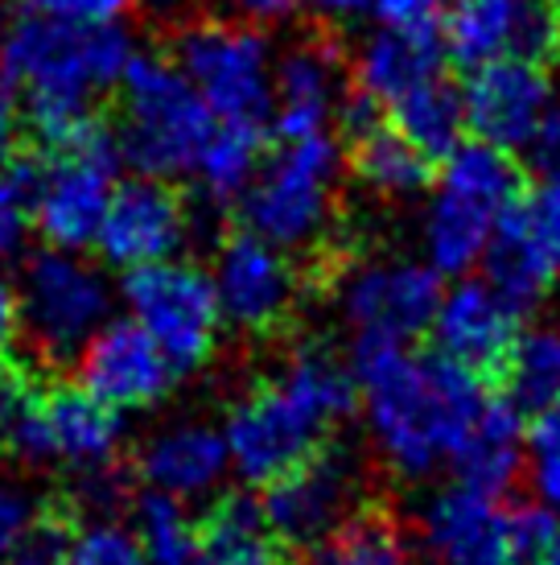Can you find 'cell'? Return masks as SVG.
Segmentation results:
<instances>
[{
  "mask_svg": "<svg viewBox=\"0 0 560 565\" xmlns=\"http://www.w3.org/2000/svg\"><path fill=\"white\" fill-rule=\"evenodd\" d=\"M358 408L375 458L405 483L453 467V455L486 405L478 372L412 343H355Z\"/></svg>",
  "mask_w": 560,
  "mask_h": 565,
  "instance_id": "obj_1",
  "label": "cell"
},
{
  "mask_svg": "<svg viewBox=\"0 0 560 565\" xmlns=\"http://www.w3.org/2000/svg\"><path fill=\"white\" fill-rule=\"evenodd\" d=\"M358 408L351 363L330 347H297L268 384H256L227 408L223 441L231 475L251 487H268L289 475L326 441V429Z\"/></svg>",
  "mask_w": 560,
  "mask_h": 565,
  "instance_id": "obj_2",
  "label": "cell"
},
{
  "mask_svg": "<svg viewBox=\"0 0 560 565\" xmlns=\"http://www.w3.org/2000/svg\"><path fill=\"white\" fill-rule=\"evenodd\" d=\"M137 54L120 21L71 25L54 17L21 13L0 38V79L21 95L25 128L58 145L83 120H91L95 95L111 92Z\"/></svg>",
  "mask_w": 560,
  "mask_h": 565,
  "instance_id": "obj_3",
  "label": "cell"
},
{
  "mask_svg": "<svg viewBox=\"0 0 560 565\" xmlns=\"http://www.w3.org/2000/svg\"><path fill=\"white\" fill-rule=\"evenodd\" d=\"M437 186L420 215V260L441 277L483 265L498 215L519 194V166L507 149L462 141L441 158Z\"/></svg>",
  "mask_w": 560,
  "mask_h": 565,
  "instance_id": "obj_4",
  "label": "cell"
},
{
  "mask_svg": "<svg viewBox=\"0 0 560 565\" xmlns=\"http://www.w3.org/2000/svg\"><path fill=\"white\" fill-rule=\"evenodd\" d=\"M120 92V158L149 178H186L203 153L206 137L215 132L218 116L194 92V83L165 54L137 50L128 58Z\"/></svg>",
  "mask_w": 560,
  "mask_h": 565,
  "instance_id": "obj_5",
  "label": "cell"
},
{
  "mask_svg": "<svg viewBox=\"0 0 560 565\" xmlns=\"http://www.w3.org/2000/svg\"><path fill=\"white\" fill-rule=\"evenodd\" d=\"M343 166L346 149L330 128L280 141L277 153L260 161L251 186L239 199L248 232L284 252L317 244L334 223Z\"/></svg>",
  "mask_w": 560,
  "mask_h": 565,
  "instance_id": "obj_6",
  "label": "cell"
},
{
  "mask_svg": "<svg viewBox=\"0 0 560 565\" xmlns=\"http://www.w3.org/2000/svg\"><path fill=\"white\" fill-rule=\"evenodd\" d=\"M125 166L120 141L104 120H83L58 145H50L42 170H25L33 232L50 248L87 252L104 223L116 170Z\"/></svg>",
  "mask_w": 560,
  "mask_h": 565,
  "instance_id": "obj_7",
  "label": "cell"
},
{
  "mask_svg": "<svg viewBox=\"0 0 560 565\" xmlns=\"http://www.w3.org/2000/svg\"><path fill=\"white\" fill-rule=\"evenodd\" d=\"M116 289L108 273L83 252L37 248L25 256L17 277V322L33 355L42 363H66L78 347L111 318Z\"/></svg>",
  "mask_w": 560,
  "mask_h": 565,
  "instance_id": "obj_8",
  "label": "cell"
},
{
  "mask_svg": "<svg viewBox=\"0 0 560 565\" xmlns=\"http://www.w3.org/2000/svg\"><path fill=\"white\" fill-rule=\"evenodd\" d=\"M173 66L194 83L218 120L265 125L272 111V42L244 21H194L173 38Z\"/></svg>",
  "mask_w": 560,
  "mask_h": 565,
  "instance_id": "obj_9",
  "label": "cell"
},
{
  "mask_svg": "<svg viewBox=\"0 0 560 565\" xmlns=\"http://www.w3.org/2000/svg\"><path fill=\"white\" fill-rule=\"evenodd\" d=\"M120 301L128 306V318L161 347L177 376L198 372L215 355L223 315L206 268L190 265L182 256L128 268L120 281Z\"/></svg>",
  "mask_w": 560,
  "mask_h": 565,
  "instance_id": "obj_10",
  "label": "cell"
},
{
  "mask_svg": "<svg viewBox=\"0 0 560 565\" xmlns=\"http://www.w3.org/2000/svg\"><path fill=\"white\" fill-rule=\"evenodd\" d=\"M441 273L412 256L358 260L338 281V315L355 343H417L441 301Z\"/></svg>",
  "mask_w": 560,
  "mask_h": 565,
  "instance_id": "obj_11",
  "label": "cell"
},
{
  "mask_svg": "<svg viewBox=\"0 0 560 565\" xmlns=\"http://www.w3.org/2000/svg\"><path fill=\"white\" fill-rule=\"evenodd\" d=\"M363 462L346 446H317L301 467L265 487V520L280 545L313 550L358 512Z\"/></svg>",
  "mask_w": 560,
  "mask_h": 565,
  "instance_id": "obj_12",
  "label": "cell"
},
{
  "mask_svg": "<svg viewBox=\"0 0 560 565\" xmlns=\"http://www.w3.org/2000/svg\"><path fill=\"white\" fill-rule=\"evenodd\" d=\"M483 265L486 281L498 285L524 315L545 301L560 281V186L540 182L528 194H515L498 215Z\"/></svg>",
  "mask_w": 560,
  "mask_h": 565,
  "instance_id": "obj_13",
  "label": "cell"
},
{
  "mask_svg": "<svg viewBox=\"0 0 560 565\" xmlns=\"http://www.w3.org/2000/svg\"><path fill=\"white\" fill-rule=\"evenodd\" d=\"M206 277L223 322L239 334H268L284 327L297 306V268L289 252L248 227L218 244Z\"/></svg>",
  "mask_w": 560,
  "mask_h": 565,
  "instance_id": "obj_14",
  "label": "cell"
},
{
  "mask_svg": "<svg viewBox=\"0 0 560 565\" xmlns=\"http://www.w3.org/2000/svg\"><path fill=\"white\" fill-rule=\"evenodd\" d=\"M441 25L445 58L462 71L498 58L552 63L560 54V21L540 0H450Z\"/></svg>",
  "mask_w": 560,
  "mask_h": 565,
  "instance_id": "obj_15",
  "label": "cell"
},
{
  "mask_svg": "<svg viewBox=\"0 0 560 565\" xmlns=\"http://www.w3.org/2000/svg\"><path fill=\"white\" fill-rule=\"evenodd\" d=\"M186 239L190 211L182 203V194L165 178L132 173V178L111 186L108 211H104V223L95 232L91 248L99 252L104 265L128 273V268L182 256Z\"/></svg>",
  "mask_w": 560,
  "mask_h": 565,
  "instance_id": "obj_16",
  "label": "cell"
},
{
  "mask_svg": "<svg viewBox=\"0 0 560 565\" xmlns=\"http://www.w3.org/2000/svg\"><path fill=\"white\" fill-rule=\"evenodd\" d=\"M78 384L104 405L120 413L153 408L173 393L177 372L161 355V347L132 322V318H108L75 355Z\"/></svg>",
  "mask_w": 560,
  "mask_h": 565,
  "instance_id": "obj_17",
  "label": "cell"
},
{
  "mask_svg": "<svg viewBox=\"0 0 560 565\" xmlns=\"http://www.w3.org/2000/svg\"><path fill=\"white\" fill-rule=\"evenodd\" d=\"M548 108H552V79L545 63L498 58V63L474 66L462 83L466 132L474 141H486L507 153L528 149Z\"/></svg>",
  "mask_w": 560,
  "mask_h": 565,
  "instance_id": "obj_18",
  "label": "cell"
},
{
  "mask_svg": "<svg viewBox=\"0 0 560 565\" xmlns=\"http://www.w3.org/2000/svg\"><path fill=\"white\" fill-rule=\"evenodd\" d=\"M511 512L498 495L470 483L433 491L417 516V541L429 565H511Z\"/></svg>",
  "mask_w": 560,
  "mask_h": 565,
  "instance_id": "obj_19",
  "label": "cell"
},
{
  "mask_svg": "<svg viewBox=\"0 0 560 565\" xmlns=\"http://www.w3.org/2000/svg\"><path fill=\"white\" fill-rule=\"evenodd\" d=\"M519 322H524V310L498 285L466 273V277H457L453 289H441L429 334L441 355L486 376V372L503 367L507 351L524 330Z\"/></svg>",
  "mask_w": 560,
  "mask_h": 565,
  "instance_id": "obj_20",
  "label": "cell"
},
{
  "mask_svg": "<svg viewBox=\"0 0 560 565\" xmlns=\"http://www.w3.org/2000/svg\"><path fill=\"white\" fill-rule=\"evenodd\" d=\"M137 475L144 487L165 491L173 500H211L223 491L231 475L223 429L198 417L157 425L149 438L137 446Z\"/></svg>",
  "mask_w": 560,
  "mask_h": 565,
  "instance_id": "obj_21",
  "label": "cell"
},
{
  "mask_svg": "<svg viewBox=\"0 0 560 565\" xmlns=\"http://www.w3.org/2000/svg\"><path fill=\"white\" fill-rule=\"evenodd\" d=\"M343 99V63L326 38H310L284 50L272 66V111L268 120L280 141L330 128Z\"/></svg>",
  "mask_w": 560,
  "mask_h": 565,
  "instance_id": "obj_22",
  "label": "cell"
},
{
  "mask_svg": "<svg viewBox=\"0 0 560 565\" xmlns=\"http://www.w3.org/2000/svg\"><path fill=\"white\" fill-rule=\"evenodd\" d=\"M445 63V46L437 30H396V25H379L371 38H363L351 58V83L355 92L371 95L375 104H396L417 83L441 75Z\"/></svg>",
  "mask_w": 560,
  "mask_h": 565,
  "instance_id": "obj_23",
  "label": "cell"
},
{
  "mask_svg": "<svg viewBox=\"0 0 560 565\" xmlns=\"http://www.w3.org/2000/svg\"><path fill=\"white\" fill-rule=\"evenodd\" d=\"M46 422L54 441V462L71 471L108 467L125 450V413L104 405L83 384H66L46 393Z\"/></svg>",
  "mask_w": 560,
  "mask_h": 565,
  "instance_id": "obj_24",
  "label": "cell"
},
{
  "mask_svg": "<svg viewBox=\"0 0 560 565\" xmlns=\"http://www.w3.org/2000/svg\"><path fill=\"white\" fill-rule=\"evenodd\" d=\"M524 438H528L524 408L511 396H486V405L478 408V417L453 455V471L462 483L503 495L524 467Z\"/></svg>",
  "mask_w": 560,
  "mask_h": 565,
  "instance_id": "obj_25",
  "label": "cell"
},
{
  "mask_svg": "<svg viewBox=\"0 0 560 565\" xmlns=\"http://www.w3.org/2000/svg\"><path fill=\"white\" fill-rule=\"evenodd\" d=\"M186 565H280V541L251 495H223L198 520V541Z\"/></svg>",
  "mask_w": 560,
  "mask_h": 565,
  "instance_id": "obj_26",
  "label": "cell"
},
{
  "mask_svg": "<svg viewBox=\"0 0 560 565\" xmlns=\"http://www.w3.org/2000/svg\"><path fill=\"white\" fill-rule=\"evenodd\" d=\"M388 111H391V128L408 145H417L429 161H441L453 145H462V137H466L462 87H453L445 75L417 83L396 104H388Z\"/></svg>",
  "mask_w": 560,
  "mask_h": 565,
  "instance_id": "obj_27",
  "label": "cell"
},
{
  "mask_svg": "<svg viewBox=\"0 0 560 565\" xmlns=\"http://www.w3.org/2000/svg\"><path fill=\"white\" fill-rule=\"evenodd\" d=\"M265 125H244V120H218L215 132L206 137L203 153L194 161L198 190L215 206H231L244 199L251 178L265 161Z\"/></svg>",
  "mask_w": 560,
  "mask_h": 565,
  "instance_id": "obj_28",
  "label": "cell"
},
{
  "mask_svg": "<svg viewBox=\"0 0 560 565\" xmlns=\"http://www.w3.org/2000/svg\"><path fill=\"white\" fill-rule=\"evenodd\" d=\"M351 166L363 178V186H371L379 199H412L433 182V161L417 145H408L391 125H375L355 137Z\"/></svg>",
  "mask_w": 560,
  "mask_h": 565,
  "instance_id": "obj_29",
  "label": "cell"
},
{
  "mask_svg": "<svg viewBox=\"0 0 560 565\" xmlns=\"http://www.w3.org/2000/svg\"><path fill=\"white\" fill-rule=\"evenodd\" d=\"M310 565H412V545L391 516L355 512L313 545Z\"/></svg>",
  "mask_w": 560,
  "mask_h": 565,
  "instance_id": "obj_30",
  "label": "cell"
},
{
  "mask_svg": "<svg viewBox=\"0 0 560 565\" xmlns=\"http://www.w3.org/2000/svg\"><path fill=\"white\" fill-rule=\"evenodd\" d=\"M128 533L137 536L149 565H186L194 541H198V520H194L186 500H173L165 491L144 487V495H137V503H132Z\"/></svg>",
  "mask_w": 560,
  "mask_h": 565,
  "instance_id": "obj_31",
  "label": "cell"
},
{
  "mask_svg": "<svg viewBox=\"0 0 560 565\" xmlns=\"http://www.w3.org/2000/svg\"><path fill=\"white\" fill-rule=\"evenodd\" d=\"M498 372H507V396L524 413H540V408L560 401V330L536 327L519 330L507 360Z\"/></svg>",
  "mask_w": 560,
  "mask_h": 565,
  "instance_id": "obj_32",
  "label": "cell"
},
{
  "mask_svg": "<svg viewBox=\"0 0 560 565\" xmlns=\"http://www.w3.org/2000/svg\"><path fill=\"white\" fill-rule=\"evenodd\" d=\"M54 565H149L137 536L116 520H91L87 529L66 536Z\"/></svg>",
  "mask_w": 560,
  "mask_h": 565,
  "instance_id": "obj_33",
  "label": "cell"
},
{
  "mask_svg": "<svg viewBox=\"0 0 560 565\" xmlns=\"http://www.w3.org/2000/svg\"><path fill=\"white\" fill-rule=\"evenodd\" d=\"M524 462L536 500L560 512V401L536 413L528 438H524Z\"/></svg>",
  "mask_w": 560,
  "mask_h": 565,
  "instance_id": "obj_34",
  "label": "cell"
},
{
  "mask_svg": "<svg viewBox=\"0 0 560 565\" xmlns=\"http://www.w3.org/2000/svg\"><path fill=\"white\" fill-rule=\"evenodd\" d=\"M511 565H560V512L531 503L511 512Z\"/></svg>",
  "mask_w": 560,
  "mask_h": 565,
  "instance_id": "obj_35",
  "label": "cell"
},
{
  "mask_svg": "<svg viewBox=\"0 0 560 565\" xmlns=\"http://www.w3.org/2000/svg\"><path fill=\"white\" fill-rule=\"evenodd\" d=\"M42 524V495L13 475H0V557L21 550Z\"/></svg>",
  "mask_w": 560,
  "mask_h": 565,
  "instance_id": "obj_36",
  "label": "cell"
},
{
  "mask_svg": "<svg viewBox=\"0 0 560 565\" xmlns=\"http://www.w3.org/2000/svg\"><path fill=\"white\" fill-rule=\"evenodd\" d=\"M30 182L25 170H4L0 166V265L17 256L30 239Z\"/></svg>",
  "mask_w": 560,
  "mask_h": 565,
  "instance_id": "obj_37",
  "label": "cell"
},
{
  "mask_svg": "<svg viewBox=\"0 0 560 565\" xmlns=\"http://www.w3.org/2000/svg\"><path fill=\"white\" fill-rule=\"evenodd\" d=\"M75 503L91 520H111L128 503V479L116 471V462L108 467H91V471H75Z\"/></svg>",
  "mask_w": 560,
  "mask_h": 565,
  "instance_id": "obj_38",
  "label": "cell"
},
{
  "mask_svg": "<svg viewBox=\"0 0 560 565\" xmlns=\"http://www.w3.org/2000/svg\"><path fill=\"white\" fill-rule=\"evenodd\" d=\"M13 4L30 17H54V21H71V25H104V21H120L132 0H13Z\"/></svg>",
  "mask_w": 560,
  "mask_h": 565,
  "instance_id": "obj_39",
  "label": "cell"
},
{
  "mask_svg": "<svg viewBox=\"0 0 560 565\" xmlns=\"http://www.w3.org/2000/svg\"><path fill=\"white\" fill-rule=\"evenodd\" d=\"M450 0H371V13L379 25H396V30H437L441 13Z\"/></svg>",
  "mask_w": 560,
  "mask_h": 565,
  "instance_id": "obj_40",
  "label": "cell"
},
{
  "mask_svg": "<svg viewBox=\"0 0 560 565\" xmlns=\"http://www.w3.org/2000/svg\"><path fill=\"white\" fill-rule=\"evenodd\" d=\"M528 153H531V166H536V173H540V182H552V186H560V104H552V108H548V116L540 120L536 137H531Z\"/></svg>",
  "mask_w": 560,
  "mask_h": 565,
  "instance_id": "obj_41",
  "label": "cell"
},
{
  "mask_svg": "<svg viewBox=\"0 0 560 565\" xmlns=\"http://www.w3.org/2000/svg\"><path fill=\"white\" fill-rule=\"evenodd\" d=\"M227 13L244 25H256V30H280L289 25L297 13H301V0H223Z\"/></svg>",
  "mask_w": 560,
  "mask_h": 565,
  "instance_id": "obj_42",
  "label": "cell"
},
{
  "mask_svg": "<svg viewBox=\"0 0 560 565\" xmlns=\"http://www.w3.org/2000/svg\"><path fill=\"white\" fill-rule=\"evenodd\" d=\"M25 137V111H21V95L13 92V83L0 79V166H9L17 158V145Z\"/></svg>",
  "mask_w": 560,
  "mask_h": 565,
  "instance_id": "obj_43",
  "label": "cell"
},
{
  "mask_svg": "<svg viewBox=\"0 0 560 565\" xmlns=\"http://www.w3.org/2000/svg\"><path fill=\"white\" fill-rule=\"evenodd\" d=\"M63 541H66V533H58L54 524H42L21 550L9 553V557H0V565H54V557H58V550H63Z\"/></svg>",
  "mask_w": 560,
  "mask_h": 565,
  "instance_id": "obj_44",
  "label": "cell"
},
{
  "mask_svg": "<svg viewBox=\"0 0 560 565\" xmlns=\"http://www.w3.org/2000/svg\"><path fill=\"white\" fill-rule=\"evenodd\" d=\"M17 334H21V322H17V281L0 265V360L13 351Z\"/></svg>",
  "mask_w": 560,
  "mask_h": 565,
  "instance_id": "obj_45",
  "label": "cell"
},
{
  "mask_svg": "<svg viewBox=\"0 0 560 565\" xmlns=\"http://www.w3.org/2000/svg\"><path fill=\"white\" fill-rule=\"evenodd\" d=\"M301 9H310L326 25H351V21L371 13V0H301Z\"/></svg>",
  "mask_w": 560,
  "mask_h": 565,
  "instance_id": "obj_46",
  "label": "cell"
},
{
  "mask_svg": "<svg viewBox=\"0 0 560 565\" xmlns=\"http://www.w3.org/2000/svg\"><path fill=\"white\" fill-rule=\"evenodd\" d=\"M132 4H140L149 17H157V21H173V17H182L194 4V0H132Z\"/></svg>",
  "mask_w": 560,
  "mask_h": 565,
  "instance_id": "obj_47",
  "label": "cell"
},
{
  "mask_svg": "<svg viewBox=\"0 0 560 565\" xmlns=\"http://www.w3.org/2000/svg\"><path fill=\"white\" fill-rule=\"evenodd\" d=\"M540 4H545L548 13H552V17H557V21H560V0H540Z\"/></svg>",
  "mask_w": 560,
  "mask_h": 565,
  "instance_id": "obj_48",
  "label": "cell"
},
{
  "mask_svg": "<svg viewBox=\"0 0 560 565\" xmlns=\"http://www.w3.org/2000/svg\"><path fill=\"white\" fill-rule=\"evenodd\" d=\"M0 455H4V438H0Z\"/></svg>",
  "mask_w": 560,
  "mask_h": 565,
  "instance_id": "obj_49",
  "label": "cell"
}]
</instances>
